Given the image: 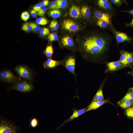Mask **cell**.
Here are the masks:
<instances>
[{
    "mask_svg": "<svg viewBox=\"0 0 133 133\" xmlns=\"http://www.w3.org/2000/svg\"><path fill=\"white\" fill-rule=\"evenodd\" d=\"M113 37L102 29L90 30L77 37L78 49L84 59L101 62L108 55Z\"/></svg>",
    "mask_w": 133,
    "mask_h": 133,
    "instance_id": "6da1fadb",
    "label": "cell"
},
{
    "mask_svg": "<svg viewBox=\"0 0 133 133\" xmlns=\"http://www.w3.org/2000/svg\"><path fill=\"white\" fill-rule=\"evenodd\" d=\"M33 88L31 82L26 80H21L15 82L10 89L22 92H27L31 91Z\"/></svg>",
    "mask_w": 133,
    "mask_h": 133,
    "instance_id": "7a4b0ae2",
    "label": "cell"
},
{
    "mask_svg": "<svg viewBox=\"0 0 133 133\" xmlns=\"http://www.w3.org/2000/svg\"><path fill=\"white\" fill-rule=\"evenodd\" d=\"M62 26L64 30L71 33L76 32L81 29V27L78 23L68 19L64 20Z\"/></svg>",
    "mask_w": 133,
    "mask_h": 133,
    "instance_id": "3957f363",
    "label": "cell"
},
{
    "mask_svg": "<svg viewBox=\"0 0 133 133\" xmlns=\"http://www.w3.org/2000/svg\"><path fill=\"white\" fill-rule=\"evenodd\" d=\"M17 130L14 124L6 120L1 119L0 122V133H17Z\"/></svg>",
    "mask_w": 133,
    "mask_h": 133,
    "instance_id": "277c9868",
    "label": "cell"
},
{
    "mask_svg": "<svg viewBox=\"0 0 133 133\" xmlns=\"http://www.w3.org/2000/svg\"><path fill=\"white\" fill-rule=\"evenodd\" d=\"M63 60V65L66 69L70 72L73 74L76 79V75L75 73V68L76 58L72 55L68 56L66 57Z\"/></svg>",
    "mask_w": 133,
    "mask_h": 133,
    "instance_id": "5b68a950",
    "label": "cell"
},
{
    "mask_svg": "<svg viewBox=\"0 0 133 133\" xmlns=\"http://www.w3.org/2000/svg\"><path fill=\"white\" fill-rule=\"evenodd\" d=\"M15 70L17 74L23 79L28 80H31L33 76L30 70L27 66L19 65L15 68Z\"/></svg>",
    "mask_w": 133,
    "mask_h": 133,
    "instance_id": "8992f818",
    "label": "cell"
},
{
    "mask_svg": "<svg viewBox=\"0 0 133 133\" xmlns=\"http://www.w3.org/2000/svg\"><path fill=\"white\" fill-rule=\"evenodd\" d=\"M97 4L99 9L114 15L115 13V9L112 6L110 0H98Z\"/></svg>",
    "mask_w": 133,
    "mask_h": 133,
    "instance_id": "52a82bcc",
    "label": "cell"
},
{
    "mask_svg": "<svg viewBox=\"0 0 133 133\" xmlns=\"http://www.w3.org/2000/svg\"><path fill=\"white\" fill-rule=\"evenodd\" d=\"M111 31L115 36L117 45L125 41L131 42V41H133V38L125 33L119 31L115 29L112 30Z\"/></svg>",
    "mask_w": 133,
    "mask_h": 133,
    "instance_id": "ba28073f",
    "label": "cell"
},
{
    "mask_svg": "<svg viewBox=\"0 0 133 133\" xmlns=\"http://www.w3.org/2000/svg\"><path fill=\"white\" fill-rule=\"evenodd\" d=\"M93 15L96 19L103 20L112 23L113 15L109 13L99 9L94 11Z\"/></svg>",
    "mask_w": 133,
    "mask_h": 133,
    "instance_id": "9c48e42d",
    "label": "cell"
},
{
    "mask_svg": "<svg viewBox=\"0 0 133 133\" xmlns=\"http://www.w3.org/2000/svg\"><path fill=\"white\" fill-rule=\"evenodd\" d=\"M60 45L62 48H65L74 51L76 46L73 39L68 35H66L61 39Z\"/></svg>",
    "mask_w": 133,
    "mask_h": 133,
    "instance_id": "30bf717a",
    "label": "cell"
},
{
    "mask_svg": "<svg viewBox=\"0 0 133 133\" xmlns=\"http://www.w3.org/2000/svg\"><path fill=\"white\" fill-rule=\"evenodd\" d=\"M105 72H112L119 70L126 67L119 60L106 63Z\"/></svg>",
    "mask_w": 133,
    "mask_h": 133,
    "instance_id": "8fae6325",
    "label": "cell"
},
{
    "mask_svg": "<svg viewBox=\"0 0 133 133\" xmlns=\"http://www.w3.org/2000/svg\"><path fill=\"white\" fill-rule=\"evenodd\" d=\"M0 78L1 81L8 83L16 82L17 80V77L9 70H5L0 72Z\"/></svg>",
    "mask_w": 133,
    "mask_h": 133,
    "instance_id": "7c38bea8",
    "label": "cell"
},
{
    "mask_svg": "<svg viewBox=\"0 0 133 133\" xmlns=\"http://www.w3.org/2000/svg\"><path fill=\"white\" fill-rule=\"evenodd\" d=\"M63 65V60L56 61L50 58L43 63V65L45 68L50 69L54 68L60 65Z\"/></svg>",
    "mask_w": 133,
    "mask_h": 133,
    "instance_id": "4fadbf2b",
    "label": "cell"
},
{
    "mask_svg": "<svg viewBox=\"0 0 133 133\" xmlns=\"http://www.w3.org/2000/svg\"><path fill=\"white\" fill-rule=\"evenodd\" d=\"M82 16L84 19L87 21H90L91 19V11L90 8L87 4L83 5L81 8Z\"/></svg>",
    "mask_w": 133,
    "mask_h": 133,
    "instance_id": "5bb4252c",
    "label": "cell"
},
{
    "mask_svg": "<svg viewBox=\"0 0 133 133\" xmlns=\"http://www.w3.org/2000/svg\"><path fill=\"white\" fill-rule=\"evenodd\" d=\"M69 14L70 17L75 18H79L82 17L80 7L74 4L70 8Z\"/></svg>",
    "mask_w": 133,
    "mask_h": 133,
    "instance_id": "9a60e30c",
    "label": "cell"
},
{
    "mask_svg": "<svg viewBox=\"0 0 133 133\" xmlns=\"http://www.w3.org/2000/svg\"><path fill=\"white\" fill-rule=\"evenodd\" d=\"M110 102L106 100H103L100 101H93L87 107V110L86 112L89 111L96 109L100 107L103 104Z\"/></svg>",
    "mask_w": 133,
    "mask_h": 133,
    "instance_id": "2e32d148",
    "label": "cell"
},
{
    "mask_svg": "<svg viewBox=\"0 0 133 133\" xmlns=\"http://www.w3.org/2000/svg\"><path fill=\"white\" fill-rule=\"evenodd\" d=\"M87 110V107L83 109L74 110L72 115L68 118L65 120L60 127L73 120L74 118L78 117L84 113L86 112Z\"/></svg>",
    "mask_w": 133,
    "mask_h": 133,
    "instance_id": "e0dca14e",
    "label": "cell"
},
{
    "mask_svg": "<svg viewBox=\"0 0 133 133\" xmlns=\"http://www.w3.org/2000/svg\"><path fill=\"white\" fill-rule=\"evenodd\" d=\"M96 20L97 25L102 29L110 30L111 31L115 29L112 23L103 20L98 19Z\"/></svg>",
    "mask_w": 133,
    "mask_h": 133,
    "instance_id": "ac0fdd59",
    "label": "cell"
},
{
    "mask_svg": "<svg viewBox=\"0 0 133 133\" xmlns=\"http://www.w3.org/2000/svg\"><path fill=\"white\" fill-rule=\"evenodd\" d=\"M103 83L100 86L99 89L94 96L92 101H100L104 100L102 92V87Z\"/></svg>",
    "mask_w": 133,
    "mask_h": 133,
    "instance_id": "d6986e66",
    "label": "cell"
},
{
    "mask_svg": "<svg viewBox=\"0 0 133 133\" xmlns=\"http://www.w3.org/2000/svg\"><path fill=\"white\" fill-rule=\"evenodd\" d=\"M118 103L119 106L121 108L125 109L129 107L133 104V101L126 100L122 101H120Z\"/></svg>",
    "mask_w": 133,
    "mask_h": 133,
    "instance_id": "ffe728a7",
    "label": "cell"
},
{
    "mask_svg": "<svg viewBox=\"0 0 133 133\" xmlns=\"http://www.w3.org/2000/svg\"><path fill=\"white\" fill-rule=\"evenodd\" d=\"M120 56L119 60V61L126 67L128 66L126 61V51L123 50L120 51Z\"/></svg>",
    "mask_w": 133,
    "mask_h": 133,
    "instance_id": "44dd1931",
    "label": "cell"
},
{
    "mask_svg": "<svg viewBox=\"0 0 133 133\" xmlns=\"http://www.w3.org/2000/svg\"><path fill=\"white\" fill-rule=\"evenodd\" d=\"M53 49L51 45H49L47 46L45 53L48 59L51 58L53 54Z\"/></svg>",
    "mask_w": 133,
    "mask_h": 133,
    "instance_id": "7402d4cb",
    "label": "cell"
},
{
    "mask_svg": "<svg viewBox=\"0 0 133 133\" xmlns=\"http://www.w3.org/2000/svg\"><path fill=\"white\" fill-rule=\"evenodd\" d=\"M126 100L133 101V88L129 90L125 96L120 101Z\"/></svg>",
    "mask_w": 133,
    "mask_h": 133,
    "instance_id": "603a6c76",
    "label": "cell"
},
{
    "mask_svg": "<svg viewBox=\"0 0 133 133\" xmlns=\"http://www.w3.org/2000/svg\"><path fill=\"white\" fill-rule=\"evenodd\" d=\"M126 54L128 66H130L133 64V55L132 53L126 51Z\"/></svg>",
    "mask_w": 133,
    "mask_h": 133,
    "instance_id": "cb8c5ba5",
    "label": "cell"
},
{
    "mask_svg": "<svg viewBox=\"0 0 133 133\" xmlns=\"http://www.w3.org/2000/svg\"><path fill=\"white\" fill-rule=\"evenodd\" d=\"M48 14L50 16L54 18H57L60 16L61 13L58 9L53 10L50 11Z\"/></svg>",
    "mask_w": 133,
    "mask_h": 133,
    "instance_id": "d4e9b609",
    "label": "cell"
},
{
    "mask_svg": "<svg viewBox=\"0 0 133 133\" xmlns=\"http://www.w3.org/2000/svg\"><path fill=\"white\" fill-rule=\"evenodd\" d=\"M57 4V9L60 8H64L67 4L66 0H56Z\"/></svg>",
    "mask_w": 133,
    "mask_h": 133,
    "instance_id": "484cf974",
    "label": "cell"
},
{
    "mask_svg": "<svg viewBox=\"0 0 133 133\" xmlns=\"http://www.w3.org/2000/svg\"><path fill=\"white\" fill-rule=\"evenodd\" d=\"M36 23L37 24L42 25H45L47 24L48 21L47 19L44 17L38 18L36 20Z\"/></svg>",
    "mask_w": 133,
    "mask_h": 133,
    "instance_id": "4316f807",
    "label": "cell"
},
{
    "mask_svg": "<svg viewBox=\"0 0 133 133\" xmlns=\"http://www.w3.org/2000/svg\"><path fill=\"white\" fill-rule=\"evenodd\" d=\"M39 33L41 36L45 37L49 34V30L47 28H42L39 30Z\"/></svg>",
    "mask_w": 133,
    "mask_h": 133,
    "instance_id": "83f0119b",
    "label": "cell"
},
{
    "mask_svg": "<svg viewBox=\"0 0 133 133\" xmlns=\"http://www.w3.org/2000/svg\"><path fill=\"white\" fill-rule=\"evenodd\" d=\"M59 27V24L57 21L54 20L52 21L50 25V27L53 31L57 30Z\"/></svg>",
    "mask_w": 133,
    "mask_h": 133,
    "instance_id": "f1b7e54d",
    "label": "cell"
},
{
    "mask_svg": "<svg viewBox=\"0 0 133 133\" xmlns=\"http://www.w3.org/2000/svg\"><path fill=\"white\" fill-rule=\"evenodd\" d=\"M126 115L128 117L133 119V107H129L125 112Z\"/></svg>",
    "mask_w": 133,
    "mask_h": 133,
    "instance_id": "f546056e",
    "label": "cell"
},
{
    "mask_svg": "<svg viewBox=\"0 0 133 133\" xmlns=\"http://www.w3.org/2000/svg\"><path fill=\"white\" fill-rule=\"evenodd\" d=\"M38 119L34 117L32 118L30 122V126L33 128H35L38 125Z\"/></svg>",
    "mask_w": 133,
    "mask_h": 133,
    "instance_id": "4dcf8cb0",
    "label": "cell"
},
{
    "mask_svg": "<svg viewBox=\"0 0 133 133\" xmlns=\"http://www.w3.org/2000/svg\"><path fill=\"white\" fill-rule=\"evenodd\" d=\"M48 38L49 41L51 42L56 41L58 39L57 34L55 33H51L50 34Z\"/></svg>",
    "mask_w": 133,
    "mask_h": 133,
    "instance_id": "1f68e13d",
    "label": "cell"
},
{
    "mask_svg": "<svg viewBox=\"0 0 133 133\" xmlns=\"http://www.w3.org/2000/svg\"><path fill=\"white\" fill-rule=\"evenodd\" d=\"M22 29L24 31L29 32L32 30V29L30 23H26L23 24Z\"/></svg>",
    "mask_w": 133,
    "mask_h": 133,
    "instance_id": "d6a6232c",
    "label": "cell"
},
{
    "mask_svg": "<svg viewBox=\"0 0 133 133\" xmlns=\"http://www.w3.org/2000/svg\"><path fill=\"white\" fill-rule=\"evenodd\" d=\"M47 9V8L46 6H41L40 9L37 12V15L41 17L44 16Z\"/></svg>",
    "mask_w": 133,
    "mask_h": 133,
    "instance_id": "836d02e7",
    "label": "cell"
},
{
    "mask_svg": "<svg viewBox=\"0 0 133 133\" xmlns=\"http://www.w3.org/2000/svg\"><path fill=\"white\" fill-rule=\"evenodd\" d=\"M21 17L23 20L26 21L29 18L30 15L28 12L27 11H25L22 13L21 14Z\"/></svg>",
    "mask_w": 133,
    "mask_h": 133,
    "instance_id": "e575fe53",
    "label": "cell"
},
{
    "mask_svg": "<svg viewBox=\"0 0 133 133\" xmlns=\"http://www.w3.org/2000/svg\"><path fill=\"white\" fill-rule=\"evenodd\" d=\"M29 23L32 29L34 31L36 32L40 30V26L37 24L33 23Z\"/></svg>",
    "mask_w": 133,
    "mask_h": 133,
    "instance_id": "d590c367",
    "label": "cell"
},
{
    "mask_svg": "<svg viewBox=\"0 0 133 133\" xmlns=\"http://www.w3.org/2000/svg\"><path fill=\"white\" fill-rule=\"evenodd\" d=\"M110 1L111 3L118 6L122 5L124 1V0H110Z\"/></svg>",
    "mask_w": 133,
    "mask_h": 133,
    "instance_id": "8d00e7d4",
    "label": "cell"
},
{
    "mask_svg": "<svg viewBox=\"0 0 133 133\" xmlns=\"http://www.w3.org/2000/svg\"><path fill=\"white\" fill-rule=\"evenodd\" d=\"M50 8L53 10L57 9V4L56 1H52L51 2Z\"/></svg>",
    "mask_w": 133,
    "mask_h": 133,
    "instance_id": "74e56055",
    "label": "cell"
},
{
    "mask_svg": "<svg viewBox=\"0 0 133 133\" xmlns=\"http://www.w3.org/2000/svg\"><path fill=\"white\" fill-rule=\"evenodd\" d=\"M42 6L40 3L36 4L33 7V9L36 12H38L41 8Z\"/></svg>",
    "mask_w": 133,
    "mask_h": 133,
    "instance_id": "f35d334b",
    "label": "cell"
},
{
    "mask_svg": "<svg viewBox=\"0 0 133 133\" xmlns=\"http://www.w3.org/2000/svg\"><path fill=\"white\" fill-rule=\"evenodd\" d=\"M42 6H46L49 3V1L48 0H45L41 1L40 3Z\"/></svg>",
    "mask_w": 133,
    "mask_h": 133,
    "instance_id": "ab89813d",
    "label": "cell"
},
{
    "mask_svg": "<svg viewBox=\"0 0 133 133\" xmlns=\"http://www.w3.org/2000/svg\"><path fill=\"white\" fill-rule=\"evenodd\" d=\"M32 16L34 18H35L37 16V13L33 9L31 10L30 12Z\"/></svg>",
    "mask_w": 133,
    "mask_h": 133,
    "instance_id": "60d3db41",
    "label": "cell"
},
{
    "mask_svg": "<svg viewBox=\"0 0 133 133\" xmlns=\"http://www.w3.org/2000/svg\"><path fill=\"white\" fill-rule=\"evenodd\" d=\"M126 26V27H133V18L131 21L129 23H125Z\"/></svg>",
    "mask_w": 133,
    "mask_h": 133,
    "instance_id": "b9f144b4",
    "label": "cell"
},
{
    "mask_svg": "<svg viewBox=\"0 0 133 133\" xmlns=\"http://www.w3.org/2000/svg\"><path fill=\"white\" fill-rule=\"evenodd\" d=\"M121 11L122 12H127L129 14V15H132L133 16V9L127 11L122 10Z\"/></svg>",
    "mask_w": 133,
    "mask_h": 133,
    "instance_id": "7bdbcfd3",
    "label": "cell"
},
{
    "mask_svg": "<svg viewBox=\"0 0 133 133\" xmlns=\"http://www.w3.org/2000/svg\"><path fill=\"white\" fill-rule=\"evenodd\" d=\"M132 75L133 76V69L132 71Z\"/></svg>",
    "mask_w": 133,
    "mask_h": 133,
    "instance_id": "ee69618b",
    "label": "cell"
},
{
    "mask_svg": "<svg viewBox=\"0 0 133 133\" xmlns=\"http://www.w3.org/2000/svg\"><path fill=\"white\" fill-rule=\"evenodd\" d=\"M132 54H133V52H132Z\"/></svg>",
    "mask_w": 133,
    "mask_h": 133,
    "instance_id": "f6af8a7d",
    "label": "cell"
},
{
    "mask_svg": "<svg viewBox=\"0 0 133 133\" xmlns=\"http://www.w3.org/2000/svg\"></svg>",
    "mask_w": 133,
    "mask_h": 133,
    "instance_id": "bcb514c9",
    "label": "cell"
},
{
    "mask_svg": "<svg viewBox=\"0 0 133 133\" xmlns=\"http://www.w3.org/2000/svg\"></svg>",
    "mask_w": 133,
    "mask_h": 133,
    "instance_id": "7dc6e473",
    "label": "cell"
}]
</instances>
